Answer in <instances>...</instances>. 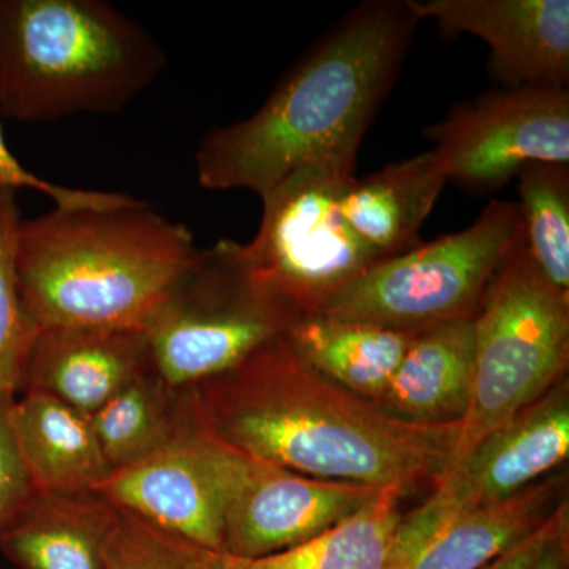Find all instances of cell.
Here are the masks:
<instances>
[{
    "label": "cell",
    "mask_w": 569,
    "mask_h": 569,
    "mask_svg": "<svg viewBox=\"0 0 569 569\" xmlns=\"http://www.w3.org/2000/svg\"><path fill=\"white\" fill-rule=\"evenodd\" d=\"M183 389L206 432L306 477L407 492L437 482L455 459L460 425L389 417L306 365L283 335L233 369Z\"/></svg>",
    "instance_id": "1"
},
{
    "label": "cell",
    "mask_w": 569,
    "mask_h": 569,
    "mask_svg": "<svg viewBox=\"0 0 569 569\" xmlns=\"http://www.w3.org/2000/svg\"><path fill=\"white\" fill-rule=\"evenodd\" d=\"M419 21L408 0H367L348 11L252 116L204 134L194 152L198 183L261 197L305 164L356 159Z\"/></svg>",
    "instance_id": "2"
},
{
    "label": "cell",
    "mask_w": 569,
    "mask_h": 569,
    "mask_svg": "<svg viewBox=\"0 0 569 569\" xmlns=\"http://www.w3.org/2000/svg\"><path fill=\"white\" fill-rule=\"evenodd\" d=\"M192 231L130 197L22 220L17 272L40 328L140 329L197 258Z\"/></svg>",
    "instance_id": "3"
},
{
    "label": "cell",
    "mask_w": 569,
    "mask_h": 569,
    "mask_svg": "<svg viewBox=\"0 0 569 569\" xmlns=\"http://www.w3.org/2000/svg\"><path fill=\"white\" fill-rule=\"evenodd\" d=\"M160 41L104 0H0V116L118 114L167 66Z\"/></svg>",
    "instance_id": "4"
},
{
    "label": "cell",
    "mask_w": 569,
    "mask_h": 569,
    "mask_svg": "<svg viewBox=\"0 0 569 569\" xmlns=\"http://www.w3.org/2000/svg\"><path fill=\"white\" fill-rule=\"evenodd\" d=\"M523 241L519 204L492 201L466 230L378 261L313 313L411 332L477 316Z\"/></svg>",
    "instance_id": "5"
},
{
    "label": "cell",
    "mask_w": 569,
    "mask_h": 569,
    "mask_svg": "<svg viewBox=\"0 0 569 569\" xmlns=\"http://www.w3.org/2000/svg\"><path fill=\"white\" fill-rule=\"evenodd\" d=\"M568 353L569 298L541 274L523 241L477 313L470 406L452 463L548 395L561 381Z\"/></svg>",
    "instance_id": "6"
},
{
    "label": "cell",
    "mask_w": 569,
    "mask_h": 569,
    "mask_svg": "<svg viewBox=\"0 0 569 569\" xmlns=\"http://www.w3.org/2000/svg\"><path fill=\"white\" fill-rule=\"evenodd\" d=\"M355 163L350 157H329L288 174L261 194L260 228L241 244L250 277L298 317L316 312L385 260L351 230L340 209Z\"/></svg>",
    "instance_id": "7"
},
{
    "label": "cell",
    "mask_w": 569,
    "mask_h": 569,
    "mask_svg": "<svg viewBox=\"0 0 569 569\" xmlns=\"http://www.w3.org/2000/svg\"><path fill=\"white\" fill-rule=\"evenodd\" d=\"M296 318L250 277L241 244L222 239L198 250L142 332L153 369L183 389L233 369Z\"/></svg>",
    "instance_id": "8"
},
{
    "label": "cell",
    "mask_w": 569,
    "mask_h": 569,
    "mask_svg": "<svg viewBox=\"0 0 569 569\" xmlns=\"http://www.w3.org/2000/svg\"><path fill=\"white\" fill-rule=\"evenodd\" d=\"M568 456L569 399L567 385L559 381L479 440L445 471L425 503L402 516L392 569L402 568L449 520L518 496Z\"/></svg>",
    "instance_id": "9"
},
{
    "label": "cell",
    "mask_w": 569,
    "mask_h": 569,
    "mask_svg": "<svg viewBox=\"0 0 569 569\" xmlns=\"http://www.w3.org/2000/svg\"><path fill=\"white\" fill-rule=\"evenodd\" d=\"M448 182L470 192L501 189L526 164H569L568 88L482 93L425 132Z\"/></svg>",
    "instance_id": "10"
},
{
    "label": "cell",
    "mask_w": 569,
    "mask_h": 569,
    "mask_svg": "<svg viewBox=\"0 0 569 569\" xmlns=\"http://www.w3.org/2000/svg\"><path fill=\"white\" fill-rule=\"evenodd\" d=\"M378 492L306 477L227 447L223 552L257 560L295 548L355 515Z\"/></svg>",
    "instance_id": "11"
},
{
    "label": "cell",
    "mask_w": 569,
    "mask_h": 569,
    "mask_svg": "<svg viewBox=\"0 0 569 569\" xmlns=\"http://www.w3.org/2000/svg\"><path fill=\"white\" fill-rule=\"evenodd\" d=\"M227 447L193 417L186 389L171 437L148 458L112 471L97 492L114 507L198 548L223 552V471Z\"/></svg>",
    "instance_id": "12"
},
{
    "label": "cell",
    "mask_w": 569,
    "mask_h": 569,
    "mask_svg": "<svg viewBox=\"0 0 569 569\" xmlns=\"http://www.w3.org/2000/svg\"><path fill=\"white\" fill-rule=\"evenodd\" d=\"M419 20L490 48V73L516 88H568V0H408Z\"/></svg>",
    "instance_id": "13"
},
{
    "label": "cell",
    "mask_w": 569,
    "mask_h": 569,
    "mask_svg": "<svg viewBox=\"0 0 569 569\" xmlns=\"http://www.w3.org/2000/svg\"><path fill=\"white\" fill-rule=\"evenodd\" d=\"M153 369L140 329L41 328L22 372L21 392H43L96 413Z\"/></svg>",
    "instance_id": "14"
},
{
    "label": "cell",
    "mask_w": 569,
    "mask_h": 569,
    "mask_svg": "<svg viewBox=\"0 0 569 569\" xmlns=\"http://www.w3.org/2000/svg\"><path fill=\"white\" fill-rule=\"evenodd\" d=\"M477 316L418 332L376 403L417 426L460 425L470 406Z\"/></svg>",
    "instance_id": "15"
},
{
    "label": "cell",
    "mask_w": 569,
    "mask_h": 569,
    "mask_svg": "<svg viewBox=\"0 0 569 569\" xmlns=\"http://www.w3.org/2000/svg\"><path fill=\"white\" fill-rule=\"evenodd\" d=\"M11 436L37 492H97L110 478L91 417L43 392H22L9 408Z\"/></svg>",
    "instance_id": "16"
},
{
    "label": "cell",
    "mask_w": 569,
    "mask_h": 569,
    "mask_svg": "<svg viewBox=\"0 0 569 569\" xmlns=\"http://www.w3.org/2000/svg\"><path fill=\"white\" fill-rule=\"evenodd\" d=\"M116 516L99 492H36L0 538V552L20 569H107Z\"/></svg>",
    "instance_id": "17"
},
{
    "label": "cell",
    "mask_w": 569,
    "mask_h": 569,
    "mask_svg": "<svg viewBox=\"0 0 569 569\" xmlns=\"http://www.w3.org/2000/svg\"><path fill=\"white\" fill-rule=\"evenodd\" d=\"M447 183L436 153H419L366 178L353 176L340 209L351 230L387 260L421 244L419 231Z\"/></svg>",
    "instance_id": "18"
},
{
    "label": "cell",
    "mask_w": 569,
    "mask_h": 569,
    "mask_svg": "<svg viewBox=\"0 0 569 569\" xmlns=\"http://www.w3.org/2000/svg\"><path fill=\"white\" fill-rule=\"evenodd\" d=\"M283 336L318 373L376 402L418 332L309 313L296 318Z\"/></svg>",
    "instance_id": "19"
},
{
    "label": "cell",
    "mask_w": 569,
    "mask_h": 569,
    "mask_svg": "<svg viewBox=\"0 0 569 569\" xmlns=\"http://www.w3.org/2000/svg\"><path fill=\"white\" fill-rule=\"evenodd\" d=\"M556 479L538 481L518 496L449 520L400 569H482L541 529L561 507Z\"/></svg>",
    "instance_id": "20"
},
{
    "label": "cell",
    "mask_w": 569,
    "mask_h": 569,
    "mask_svg": "<svg viewBox=\"0 0 569 569\" xmlns=\"http://www.w3.org/2000/svg\"><path fill=\"white\" fill-rule=\"evenodd\" d=\"M399 489H383L366 507L295 548L247 560L249 569H392L399 533Z\"/></svg>",
    "instance_id": "21"
},
{
    "label": "cell",
    "mask_w": 569,
    "mask_h": 569,
    "mask_svg": "<svg viewBox=\"0 0 569 569\" xmlns=\"http://www.w3.org/2000/svg\"><path fill=\"white\" fill-rule=\"evenodd\" d=\"M182 413L183 389L171 387L152 369L91 415V425L108 466L118 471L162 447Z\"/></svg>",
    "instance_id": "22"
},
{
    "label": "cell",
    "mask_w": 569,
    "mask_h": 569,
    "mask_svg": "<svg viewBox=\"0 0 569 569\" xmlns=\"http://www.w3.org/2000/svg\"><path fill=\"white\" fill-rule=\"evenodd\" d=\"M518 179L527 249L548 282L569 298V164L529 163Z\"/></svg>",
    "instance_id": "23"
},
{
    "label": "cell",
    "mask_w": 569,
    "mask_h": 569,
    "mask_svg": "<svg viewBox=\"0 0 569 569\" xmlns=\"http://www.w3.org/2000/svg\"><path fill=\"white\" fill-rule=\"evenodd\" d=\"M22 222L17 192L0 189V397L17 399L22 372L41 331L22 298L17 272L18 231Z\"/></svg>",
    "instance_id": "24"
},
{
    "label": "cell",
    "mask_w": 569,
    "mask_h": 569,
    "mask_svg": "<svg viewBox=\"0 0 569 569\" xmlns=\"http://www.w3.org/2000/svg\"><path fill=\"white\" fill-rule=\"evenodd\" d=\"M206 552L118 508L108 538L107 569H204Z\"/></svg>",
    "instance_id": "25"
},
{
    "label": "cell",
    "mask_w": 569,
    "mask_h": 569,
    "mask_svg": "<svg viewBox=\"0 0 569 569\" xmlns=\"http://www.w3.org/2000/svg\"><path fill=\"white\" fill-rule=\"evenodd\" d=\"M0 189H9L13 192L22 189L36 190L50 198L56 208H88V206L103 208V206L121 204L127 200L126 193L63 187L33 174L10 152L2 126H0Z\"/></svg>",
    "instance_id": "26"
},
{
    "label": "cell",
    "mask_w": 569,
    "mask_h": 569,
    "mask_svg": "<svg viewBox=\"0 0 569 569\" xmlns=\"http://www.w3.org/2000/svg\"><path fill=\"white\" fill-rule=\"evenodd\" d=\"M11 400L0 397V538L18 519L36 496L31 478L18 455L11 436L9 408Z\"/></svg>",
    "instance_id": "27"
},
{
    "label": "cell",
    "mask_w": 569,
    "mask_h": 569,
    "mask_svg": "<svg viewBox=\"0 0 569 569\" xmlns=\"http://www.w3.org/2000/svg\"><path fill=\"white\" fill-rule=\"evenodd\" d=\"M567 523V503H565L541 529L531 533L530 537L520 541L518 546L509 549L508 552H505L503 556L498 557L497 560L482 569H530L539 552L548 545L549 539Z\"/></svg>",
    "instance_id": "28"
},
{
    "label": "cell",
    "mask_w": 569,
    "mask_h": 569,
    "mask_svg": "<svg viewBox=\"0 0 569 569\" xmlns=\"http://www.w3.org/2000/svg\"><path fill=\"white\" fill-rule=\"evenodd\" d=\"M530 569H569L568 523L549 539Z\"/></svg>",
    "instance_id": "29"
},
{
    "label": "cell",
    "mask_w": 569,
    "mask_h": 569,
    "mask_svg": "<svg viewBox=\"0 0 569 569\" xmlns=\"http://www.w3.org/2000/svg\"><path fill=\"white\" fill-rule=\"evenodd\" d=\"M204 569H249V565L244 559L208 550L204 557Z\"/></svg>",
    "instance_id": "30"
}]
</instances>
